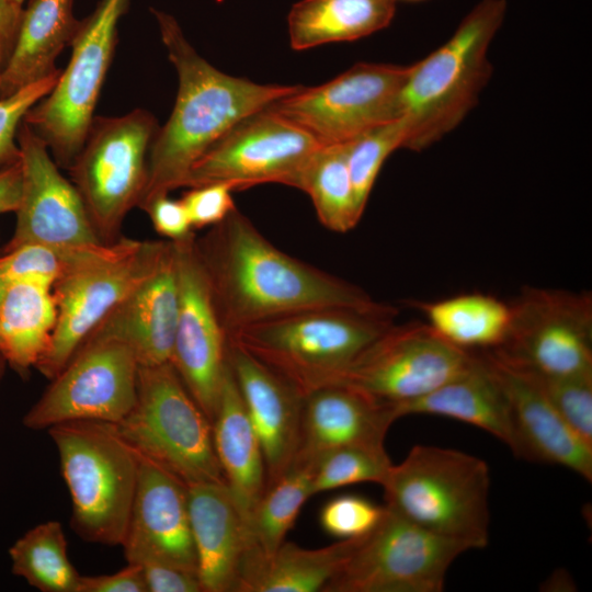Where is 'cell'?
<instances>
[{
    "mask_svg": "<svg viewBox=\"0 0 592 592\" xmlns=\"http://www.w3.org/2000/svg\"><path fill=\"white\" fill-rule=\"evenodd\" d=\"M79 592H147L141 567L128 563L110 574L81 576Z\"/></svg>",
    "mask_w": 592,
    "mask_h": 592,
    "instance_id": "44",
    "label": "cell"
},
{
    "mask_svg": "<svg viewBox=\"0 0 592 592\" xmlns=\"http://www.w3.org/2000/svg\"><path fill=\"white\" fill-rule=\"evenodd\" d=\"M497 374L510 405L515 456L559 465L592 481V445L561 418L546 396L538 376L492 351H482Z\"/></svg>",
    "mask_w": 592,
    "mask_h": 592,
    "instance_id": "20",
    "label": "cell"
},
{
    "mask_svg": "<svg viewBox=\"0 0 592 592\" xmlns=\"http://www.w3.org/2000/svg\"><path fill=\"white\" fill-rule=\"evenodd\" d=\"M0 253H1V249H0Z\"/></svg>",
    "mask_w": 592,
    "mask_h": 592,
    "instance_id": "51",
    "label": "cell"
},
{
    "mask_svg": "<svg viewBox=\"0 0 592 592\" xmlns=\"http://www.w3.org/2000/svg\"><path fill=\"white\" fill-rule=\"evenodd\" d=\"M73 0H31L23 9L14 50L1 72L0 98L45 79L60 69L55 61L70 46L80 21Z\"/></svg>",
    "mask_w": 592,
    "mask_h": 592,
    "instance_id": "28",
    "label": "cell"
},
{
    "mask_svg": "<svg viewBox=\"0 0 592 592\" xmlns=\"http://www.w3.org/2000/svg\"><path fill=\"white\" fill-rule=\"evenodd\" d=\"M139 363L132 348L113 337H90L22 418L33 431L77 420L118 423L137 398Z\"/></svg>",
    "mask_w": 592,
    "mask_h": 592,
    "instance_id": "12",
    "label": "cell"
},
{
    "mask_svg": "<svg viewBox=\"0 0 592 592\" xmlns=\"http://www.w3.org/2000/svg\"><path fill=\"white\" fill-rule=\"evenodd\" d=\"M234 187L224 182L189 187L180 198L193 230L212 227L224 220L235 208Z\"/></svg>",
    "mask_w": 592,
    "mask_h": 592,
    "instance_id": "41",
    "label": "cell"
},
{
    "mask_svg": "<svg viewBox=\"0 0 592 592\" xmlns=\"http://www.w3.org/2000/svg\"><path fill=\"white\" fill-rule=\"evenodd\" d=\"M474 355L446 342L428 323H394L355 357L335 384L398 409L458 375Z\"/></svg>",
    "mask_w": 592,
    "mask_h": 592,
    "instance_id": "16",
    "label": "cell"
},
{
    "mask_svg": "<svg viewBox=\"0 0 592 592\" xmlns=\"http://www.w3.org/2000/svg\"><path fill=\"white\" fill-rule=\"evenodd\" d=\"M226 334L285 314L319 307H368L362 288L272 244L236 207L195 238Z\"/></svg>",
    "mask_w": 592,
    "mask_h": 592,
    "instance_id": "1",
    "label": "cell"
},
{
    "mask_svg": "<svg viewBox=\"0 0 592 592\" xmlns=\"http://www.w3.org/2000/svg\"><path fill=\"white\" fill-rule=\"evenodd\" d=\"M47 431L70 493L72 531L88 543L122 546L138 481V453L110 422L68 421Z\"/></svg>",
    "mask_w": 592,
    "mask_h": 592,
    "instance_id": "6",
    "label": "cell"
},
{
    "mask_svg": "<svg viewBox=\"0 0 592 592\" xmlns=\"http://www.w3.org/2000/svg\"><path fill=\"white\" fill-rule=\"evenodd\" d=\"M170 244L121 237L59 278L53 286L57 323L35 368L53 379L105 316L157 270Z\"/></svg>",
    "mask_w": 592,
    "mask_h": 592,
    "instance_id": "8",
    "label": "cell"
},
{
    "mask_svg": "<svg viewBox=\"0 0 592 592\" xmlns=\"http://www.w3.org/2000/svg\"><path fill=\"white\" fill-rule=\"evenodd\" d=\"M143 210L148 214L156 232L166 240L175 242L195 235L183 204L170 198L169 194L151 200Z\"/></svg>",
    "mask_w": 592,
    "mask_h": 592,
    "instance_id": "42",
    "label": "cell"
},
{
    "mask_svg": "<svg viewBox=\"0 0 592 592\" xmlns=\"http://www.w3.org/2000/svg\"><path fill=\"white\" fill-rule=\"evenodd\" d=\"M537 376L565 422L592 445V373L563 377Z\"/></svg>",
    "mask_w": 592,
    "mask_h": 592,
    "instance_id": "38",
    "label": "cell"
},
{
    "mask_svg": "<svg viewBox=\"0 0 592 592\" xmlns=\"http://www.w3.org/2000/svg\"><path fill=\"white\" fill-rule=\"evenodd\" d=\"M470 550L431 533L385 505L322 592H441L451 565Z\"/></svg>",
    "mask_w": 592,
    "mask_h": 592,
    "instance_id": "11",
    "label": "cell"
},
{
    "mask_svg": "<svg viewBox=\"0 0 592 592\" xmlns=\"http://www.w3.org/2000/svg\"><path fill=\"white\" fill-rule=\"evenodd\" d=\"M115 426L133 448L186 486L226 483L212 423L170 362L139 365L136 402Z\"/></svg>",
    "mask_w": 592,
    "mask_h": 592,
    "instance_id": "7",
    "label": "cell"
},
{
    "mask_svg": "<svg viewBox=\"0 0 592 592\" xmlns=\"http://www.w3.org/2000/svg\"><path fill=\"white\" fill-rule=\"evenodd\" d=\"M7 366H8L7 360L3 356L2 352L0 351V385H1L2 379L4 377Z\"/></svg>",
    "mask_w": 592,
    "mask_h": 592,
    "instance_id": "47",
    "label": "cell"
},
{
    "mask_svg": "<svg viewBox=\"0 0 592 592\" xmlns=\"http://www.w3.org/2000/svg\"><path fill=\"white\" fill-rule=\"evenodd\" d=\"M395 12L394 0H301L287 15L289 44L305 50L356 41L387 27Z\"/></svg>",
    "mask_w": 592,
    "mask_h": 592,
    "instance_id": "30",
    "label": "cell"
},
{
    "mask_svg": "<svg viewBox=\"0 0 592 592\" xmlns=\"http://www.w3.org/2000/svg\"><path fill=\"white\" fill-rule=\"evenodd\" d=\"M397 1V0H394ZM405 1H424V0H405Z\"/></svg>",
    "mask_w": 592,
    "mask_h": 592,
    "instance_id": "49",
    "label": "cell"
},
{
    "mask_svg": "<svg viewBox=\"0 0 592 592\" xmlns=\"http://www.w3.org/2000/svg\"><path fill=\"white\" fill-rule=\"evenodd\" d=\"M196 235L173 242L179 311L170 363L210 423L227 368V334L195 248Z\"/></svg>",
    "mask_w": 592,
    "mask_h": 592,
    "instance_id": "17",
    "label": "cell"
},
{
    "mask_svg": "<svg viewBox=\"0 0 592 592\" xmlns=\"http://www.w3.org/2000/svg\"><path fill=\"white\" fill-rule=\"evenodd\" d=\"M56 323L53 286L31 280L0 285V351L21 376L45 354Z\"/></svg>",
    "mask_w": 592,
    "mask_h": 592,
    "instance_id": "29",
    "label": "cell"
},
{
    "mask_svg": "<svg viewBox=\"0 0 592 592\" xmlns=\"http://www.w3.org/2000/svg\"><path fill=\"white\" fill-rule=\"evenodd\" d=\"M151 12L179 88L172 113L150 147L140 209L157 196L183 187L192 166L235 124L301 87L261 84L221 72L195 50L173 15Z\"/></svg>",
    "mask_w": 592,
    "mask_h": 592,
    "instance_id": "2",
    "label": "cell"
},
{
    "mask_svg": "<svg viewBox=\"0 0 592 592\" xmlns=\"http://www.w3.org/2000/svg\"><path fill=\"white\" fill-rule=\"evenodd\" d=\"M406 138L407 125L399 117L344 143L355 201L362 214L385 160L396 149L403 148Z\"/></svg>",
    "mask_w": 592,
    "mask_h": 592,
    "instance_id": "36",
    "label": "cell"
},
{
    "mask_svg": "<svg viewBox=\"0 0 592 592\" xmlns=\"http://www.w3.org/2000/svg\"><path fill=\"white\" fill-rule=\"evenodd\" d=\"M410 66L360 62L317 87H300L270 106L321 144H344L400 117Z\"/></svg>",
    "mask_w": 592,
    "mask_h": 592,
    "instance_id": "15",
    "label": "cell"
},
{
    "mask_svg": "<svg viewBox=\"0 0 592 592\" xmlns=\"http://www.w3.org/2000/svg\"><path fill=\"white\" fill-rule=\"evenodd\" d=\"M60 72L0 98V169L20 160L18 129L27 111L53 90Z\"/></svg>",
    "mask_w": 592,
    "mask_h": 592,
    "instance_id": "40",
    "label": "cell"
},
{
    "mask_svg": "<svg viewBox=\"0 0 592 592\" xmlns=\"http://www.w3.org/2000/svg\"><path fill=\"white\" fill-rule=\"evenodd\" d=\"M12 573L42 592H79L81 576L68 556V543L58 521L29 530L9 548Z\"/></svg>",
    "mask_w": 592,
    "mask_h": 592,
    "instance_id": "33",
    "label": "cell"
},
{
    "mask_svg": "<svg viewBox=\"0 0 592 592\" xmlns=\"http://www.w3.org/2000/svg\"><path fill=\"white\" fill-rule=\"evenodd\" d=\"M391 465L385 447L348 446L330 451L315 463L312 494L362 482L382 485Z\"/></svg>",
    "mask_w": 592,
    "mask_h": 592,
    "instance_id": "37",
    "label": "cell"
},
{
    "mask_svg": "<svg viewBox=\"0 0 592 592\" xmlns=\"http://www.w3.org/2000/svg\"><path fill=\"white\" fill-rule=\"evenodd\" d=\"M413 305L441 338L464 351L496 350L509 332L511 306L491 295L463 294Z\"/></svg>",
    "mask_w": 592,
    "mask_h": 592,
    "instance_id": "31",
    "label": "cell"
},
{
    "mask_svg": "<svg viewBox=\"0 0 592 592\" xmlns=\"http://www.w3.org/2000/svg\"><path fill=\"white\" fill-rule=\"evenodd\" d=\"M399 418L396 406L353 387L332 384L319 388L304 398L293 463L315 464L323 454L341 447H385L386 434Z\"/></svg>",
    "mask_w": 592,
    "mask_h": 592,
    "instance_id": "21",
    "label": "cell"
},
{
    "mask_svg": "<svg viewBox=\"0 0 592 592\" xmlns=\"http://www.w3.org/2000/svg\"><path fill=\"white\" fill-rule=\"evenodd\" d=\"M23 8L13 0H0V72L5 68L18 39Z\"/></svg>",
    "mask_w": 592,
    "mask_h": 592,
    "instance_id": "45",
    "label": "cell"
},
{
    "mask_svg": "<svg viewBox=\"0 0 592 592\" xmlns=\"http://www.w3.org/2000/svg\"><path fill=\"white\" fill-rule=\"evenodd\" d=\"M22 172L20 160L0 169V214L16 210L21 197Z\"/></svg>",
    "mask_w": 592,
    "mask_h": 592,
    "instance_id": "46",
    "label": "cell"
},
{
    "mask_svg": "<svg viewBox=\"0 0 592 592\" xmlns=\"http://www.w3.org/2000/svg\"><path fill=\"white\" fill-rule=\"evenodd\" d=\"M178 311L179 286L171 241L157 270L111 310L88 338L113 337L124 341L139 365L170 362Z\"/></svg>",
    "mask_w": 592,
    "mask_h": 592,
    "instance_id": "23",
    "label": "cell"
},
{
    "mask_svg": "<svg viewBox=\"0 0 592 592\" xmlns=\"http://www.w3.org/2000/svg\"><path fill=\"white\" fill-rule=\"evenodd\" d=\"M322 145L269 105L227 130L192 166L183 187L224 182L234 190L263 183L297 189L304 169Z\"/></svg>",
    "mask_w": 592,
    "mask_h": 592,
    "instance_id": "13",
    "label": "cell"
},
{
    "mask_svg": "<svg viewBox=\"0 0 592 592\" xmlns=\"http://www.w3.org/2000/svg\"><path fill=\"white\" fill-rule=\"evenodd\" d=\"M500 357L546 377L592 373V297L589 293L527 287L510 304Z\"/></svg>",
    "mask_w": 592,
    "mask_h": 592,
    "instance_id": "14",
    "label": "cell"
},
{
    "mask_svg": "<svg viewBox=\"0 0 592 592\" xmlns=\"http://www.w3.org/2000/svg\"><path fill=\"white\" fill-rule=\"evenodd\" d=\"M360 538L341 539L317 549L283 542L267 555L251 546L242 560L236 592L322 591Z\"/></svg>",
    "mask_w": 592,
    "mask_h": 592,
    "instance_id": "27",
    "label": "cell"
},
{
    "mask_svg": "<svg viewBox=\"0 0 592 592\" xmlns=\"http://www.w3.org/2000/svg\"><path fill=\"white\" fill-rule=\"evenodd\" d=\"M505 10V0H482L444 45L410 66L400 96V117L407 125L403 148L430 147L474 109L491 76L488 48Z\"/></svg>",
    "mask_w": 592,
    "mask_h": 592,
    "instance_id": "4",
    "label": "cell"
},
{
    "mask_svg": "<svg viewBox=\"0 0 592 592\" xmlns=\"http://www.w3.org/2000/svg\"><path fill=\"white\" fill-rule=\"evenodd\" d=\"M227 362L258 435L269 486L288 469L297 453L304 397L231 344H228Z\"/></svg>",
    "mask_w": 592,
    "mask_h": 592,
    "instance_id": "22",
    "label": "cell"
},
{
    "mask_svg": "<svg viewBox=\"0 0 592 592\" xmlns=\"http://www.w3.org/2000/svg\"><path fill=\"white\" fill-rule=\"evenodd\" d=\"M397 309L319 307L244 326L227 335L304 398L335 384L355 357L395 323Z\"/></svg>",
    "mask_w": 592,
    "mask_h": 592,
    "instance_id": "3",
    "label": "cell"
},
{
    "mask_svg": "<svg viewBox=\"0 0 592 592\" xmlns=\"http://www.w3.org/2000/svg\"><path fill=\"white\" fill-rule=\"evenodd\" d=\"M191 531L203 592H236L242 560L253 545L226 483L187 486Z\"/></svg>",
    "mask_w": 592,
    "mask_h": 592,
    "instance_id": "24",
    "label": "cell"
},
{
    "mask_svg": "<svg viewBox=\"0 0 592 592\" xmlns=\"http://www.w3.org/2000/svg\"><path fill=\"white\" fill-rule=\"evenodd\" d=\"M16 140L21 197L15 229L2 252L29 243L58 247L101 243L79 192L61 174L46 144L23 121Z\"/></svg>",
    "mask_w": 592,
    "mask_h": 592,
    "instance_id": "18",
    "label": "cell"
},
{
    "mask_svg": "<svg viewBox=\"0 0 592 592\" xmlns=\"http://www.w3.org/2000/svg\"><path fill=\"white\" fill-rule=\"evenodd\" d=\"M104 243L58 247L29 243L0 253V285L12 281L31 280L50 286L87 261Z\"/></svg>",
    "mask_w": 592,
    "mask_h": 592,
    "instance_id": "35",
    "label": "cell"
},
{
    "mask_svg": "<svg viewBox=\"0 0 592 592\" xmlns=\"http://www.w3.org/2000/svg\"><path fill=\"white\" fill-rule=\"evenodd\" d=\"M385 512L371 500L356 496H338L321 509L319 521L323 531L341 539L365 536L378 524Z\"/></svg>",
    "mask_w": 592,
    "mask_h": 592,
    "instance_id": "39",
    "label": "cell"
},
{
    "mask_svg": "<svg viewBox=\"0 0 592 592\" xmlns=\"http://www.w3.org/2000/svg\"><path fill=\"white\" fill-rule=\"evenodd\" d=\"M139 566L147 592H203L196 573L158 560H146Z\"/></svg>",
    "mask_w": 592,
    "mask_h": 592,
    "instance_id": "43",
    "label": "cell"
},
{
    "mask_svg": "<svg viewBox=\"0 0 592 592\" xmlns=\"http://www.w3.org/2000/svg\"><path fill=\"white\" fill-rule=\"evenodd\" d=\"M130 0H100L80 21L71 56L53 90L32 106L23 122L46 144L59 168L69 170L79 156L112 62L117 26Z\"/></svg>",
    "mask_w": 592,
    "mask_h": 592,
    "instance_id": "10",
    "label": "cell"
},
{
    "mask_svg": "<svg viewBox=\"0 0 592 592\" xmlns=\"http://www.w3.org/2000/svg\"><path fill=\"white\" fill-rule=\"evenodd\" d=\"M407 414L442 415L469 423L503 442L515 455L516 441L505 391L483 352L433 391L398 407Z\"/></svg>",
    "mask_w": 592,
    "mask_h": 592,
    "instance_id": "25",
    "label": "cell"
},
{
    "mask_svg": "<svg viewBox=\"0 0 592 592\" xmlns=\"http://www.w3.org/2000/svg\"><path fill=\"white\" fill-rule=\"evenodd\" d=\"M380 486L386 505L415 525L469 549L488 544L490 471L483 459L415 445Z\"/></svg>",
    "mask_w": 592,
    "mask_h": 592,
    "instance_id": "5",
    "label": "cell"
},
{
    "mask_svg": "<svg viewBox=\"0 0 592 592\" xmlns=\"http://www.w3.org/2000/svg\"><path fill=\"white\" fill-rule=\"evenodd\" d=\"M297 189L308 194L319 221L329 230L346 232L363 215L355 201L345 144L322 145L304 169Z\"/></svg>",
    "mask_w": 592,
    "mask_h": 592,
    "instance_id": "32",
    "label": "cell"
},
{
    "mask_svg": "<svg viewBox=\"0 0 592 592\" xmlns=\"http://www.w3.org/2000/svg\"><path fill=\"white\" fill-rule=\"evenodd\" d=\"M0 90H1V72H0Z\"/></svg>",
    "mask_w": 592,
    "mask_h": 592,
    "instance_id": "50",
    "label": "cell"
},
{
    "mask_svg": "<svg viewBox=\"0 0 592 592\" xmlns=\"http://www.w3.org/2000/svg\"><path fill=\"white\" fill-rule=\"evenodd\" d=\"M212 428L214 447L226 486L250 531L252 515L266 489L265 463L258 435L228 364Z\"/></svg>",
    "mask_w": 592,
    "mask_h": 592,
    "instance_id": "26",
    "label": "cell"
},
{
    "mask_svg": "<svg viewBox=\"0 0 592 592\" xmlns=\"http://www.w3.org/2000/svg\"><path fill=\"white\" fill-rule=\"evenodd\" d=\"M138 481L122 545L127 562L158 560L197 574L187 486L147 456L138 453Z\"/></svg>",
    "mask_w": 592,
    "mask_h": 592,
    "instance_id": "19",
    "label": "cell"
},
{
    "mask_svg": "<svg viewBox=\"0 0 592 592\" xmlns=\"http://www.w3.org/2000/svg\"><path fill=\"white\" fill-rule=\"evenodd\" d=\"M158 129L156 117L144 109L121 116H94L84 145L68 170L104 243L122 237L126 215L139 204Z\"/></svg>",
    "mask_w": 592,
    "mask_h": 592,
    "instance_id": "9",
    "label": "cell"
},
{
    "mask_svg": "<svg viewBox=\"0 0 592 592\" xmlns=\"http://www.w3.org/2000/svg\"><path fill=\"white\" fill-rule=\"evenodd\" d=\"M315 464L293 463L274 482L266 486L250 524L252 546L271 554L284 542L300 508L312 496Z\"/></svg>",
    "mask_w": 592,
    "mask_h": 592,
    "instance_id": "34",
    "label": "cell"
},
{
    "mask_svg": "<svg viewBox=\"0 0 592 592\" xmlns=\"http://www.w3.org/2000/svg\"><path fill=\"white\" fill-rule=\"evenodd\" d=\"M13 1L22 4L24 0H13Z\"/></svg>",
    "mask_w": 592,
    "mask_h": 592,
    "instance_id": "48",
    "label": "cell"
}]
</instances>
